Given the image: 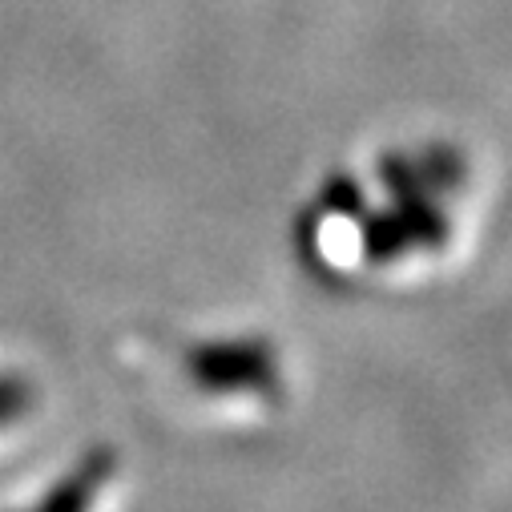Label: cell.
<instances>
[{
    "label": "cell",
    "mask_w": 512,
    "mask_h": 512,
    "mask_svg": "<svg viewBox=\"0 0 512 512\" xmlns=\"http://www.w3.org/2000/svg\"><path fill=\"white\" fill-rule=\"evenodd\" d=\"M33 400V388L29 379L21 375H0V424H13Z\"/></svg>",
    "instance_id": "obj_1"
}]
</instances>
